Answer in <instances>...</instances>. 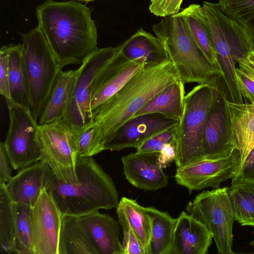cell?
<instances>
[{"label": "cell", "mask_w": 254, "mask_h": 254, "mask_svg": "<svg viewBox=\"0 0 254 254\" xmlns=\"http://www.w3.org/2000/svg\"><path fill=\"white\" fill-rule=\"evenodd\" d=\"M179 80L178 72L169 58L158 65L145 67L134 74L92 112L90 123L94 131L88 156L104 151L105 145L124 124L154 95Z\"/></svg>", "instance_id": "cell-1"}, {"label": "cell", "mask_w": 254, "mask_h": 254, "mask_svg": "<svg viewBox=\"0 0 254 254\" xmlns=\"http://www.w3.org/2000/svg\"><path fill=\"white\" fill-rule=\"evenodd\" d=\"M36 14L37 27L62 69L81 64L97 48L95 23L86 5L74 0H45L37 6Z\"/></svg>", "instance_id": "cell-2"}, {"label": "cell", "mask_w": 254, "mask_h": 254, "mask_svg": "<svg viewBox=\"0 0 254 254\" xmlns=\"http://www.w3.org/2000/svg\"><path fill=\"white\" fill-rule=\"evenodd\" d=\"M77 183L59 181L48 167L44 187L57 203L63 215L80 216L100 209L116 208L119 194L112 178L93 156L78 157Z\"/></svg>", "instance_id": "cell-3"}, {"label": "cell", "mask_w": 254, "mask_h": 254, "mask_svg": "<svg viewBox=\"0 0 254 254\" xmlns=\"http://www.w3.org/2000/svg\"><path fill=\"white\" fill-rule=\"evenodd\" d=\"M152 30L162 42L181 81L206 84L218 89L223 85V74L199 48L179 12L163 17Z\"/></svg>", "instance_id": "cell-4"}, {"label": "cell", "mask_w": 254, "mask_h": 254, "mask_svg": "<svg viewBox=\"0 0 254 254\" xmlns=\"http://www.w3.org/2000/svg\"><path fill=\"white\" fill-rule=\"evenodd\" d=\"M217 59L223 74V82L229 102L243 104L235 74L236 64L254 50V40L239 23L220 9L218 3L203 1Z\"/></svg>", "instance_id": "cell-5"}, {"label": "cell", "mask_w": 254, "mask_h": 254, "mask_svg": "<svg viewBox=\"0 0 254 254\" xmlns=\"http://www.w3.org/2000/svg\"><path fill=\"white\" fill-rule=\"evenodd\" d=\"M213 98L214 88L206 84H198L186 95L175 133L177 167L204 158L203 128Z\"/></svg>", "instance_id": "cell-6"}, {"label": "cell", "mask_w": 254, "mask_h": 254, "mask_svg": "<svg viewBox=\"0 0 254 254\" xmlns=\"http://www.w3.org/2000/svg\"><path fill=\"white\" fill-rule=\"evenodd\" d=\"M30 93V110L38 121L53 84L62 70L38 27L21 34Z\"/></svg>", "instance_id": "cell-7"}, {"label": "cell", "mask_w": 254, "mask_h": 254, "mask_svg": "<svg viewBox=\"0 0 254 254\" xmlns=\"http://www.w3.org/2000/svg\"><path fill=\"white\" fill-rule=\"evenodd\" d=\"M228 188L204 190L189 201L185 208L211 232L219 254L234 253L232 230L235 218Z\"/></svg>", "instance_id": "cell-8"}, {"label": "cell", "mask_w": 254, "mask_h": 254, "mask_svg": "<svg viewBox=\"0 0 254 254\" xmlns=\"http://www.w3.org/2000/svg\"><path fill=\"white\" fill-rule=\"evenodd\" d=\"M41 159L61 182H78L76 163L78 157L75 128L64 118L39 125Z\"/></svg>", "instance_id": "cell-9"}, {"label": "cell", "mask_w": 254, "mask_h": 254, "mask_svg": "<svg viewBox=\"0 0 254 254\" xmlns=\"http://www.w3.org/2000/svg\"><path fill=\"white\" fill-rule=\"evenodd\" d=\"M8 109L9 127L3 144L12 169L19 170L41 159L39 124L30 109L18 105Z\"/></svg>", "instance_id": "cell-10"}, {"label": "cell", "mask_w": 254, "mask_h": 254, "mask_svg": "<svg viewBox=\"0 0 254 254\" xmlns=\"http://www.w3.org/2000/svg\"><path fill=\"white\" fill-rule=\"evenodd\" d=\"M118 49L109 47L96 48L79 68L71 100L65 119L77 129L92 122L90 100L93 81L105 63Z\"/></svg>", "instance_id": "cell-11"}, {"label": "cell", "mask_w": 254, "mask_h": 254, "mask_svg": "<svg viewBox=\"0 0 254 254\" xmlns=\"http://www.w3.org/2000/svg\"><path fill=\"white\" fill-rule=\"evenodd\" d=\"M240 163V152L235 149L227 157L202 158L177 167L174 178L176 183L190 193L209 187L219 188L221 183L235 176Z\"/></svg>", "instance_id": "cell-12"}, {"label": "cell", "mask_w": 254, "mask_h": 254, "mask_svg": "<svg viewBox=\"0 0 254 254\" xmlns=\"http://www.w3.org/2000/svg\"><path fill=\"white\" fill-rule=\"evenodd\" d=\"M63 216L52 194L44 187L29 212L35 254H59Z\"/></svg>", "instance_id": "cell-13"}, {"label": "cell", "mask_w": 254, "mask_h": 254, "mask_svg": "<svg viewBox=\"0 0 254 254\" xmlns=\"http://www.w3.org/2000/svg\"><path fill=\"white\" fill-rule=\"evenodd\" d=\"M228 102L225 93L214 88L213 100L203 128L204 158L215 159L227 157L236 149Z\"/></svg>", "instance_id": "cell-14"}, {"label": "cell", "mask_w": 254, "mask_h": 254, "mask_svg": "<svg viewBox=\"0 0 254 254\" xmlns=\"http://www.w3.org/2000/svg\"><path fill=\"white\" fill-rule=\"evenodd\" d=\"M145 65L144 62L126 58L119 45L118 50L103 66L93 81L90 100L91 114Z\"/></svg>", "instance_id": "cell-15"}, {"label": "cell", "mask_w": 254, "mask_h": 254, "mask_svg": "<svg viewBox=\"0 0 254 254\" xmlns=\"http://www.w3.org/2000/svg\"><path fill=\"white\" fill-rule=\"evenodd\" d=\"M178 123L159 114L132 117L119 128L105 145L104 151L136 148L152 136L175 126Z\"/></svg>", "instance_id": "cell-16"}, {"label": "cell", "mask_w": 254, "mask_h": 254, "mask_svg": "<svg viewBox=\"0 0 254 254\" xmlns=\"http://www.w3.org/2000/svg\"><path fill=\"white\" fill-rule=\"evenodd\" d=\"M238 64L239 68L254 80V56L251 53L246 59L240 60ZM228 103L235 147L241 155L239 169L254 146V102L242 104L229 102Z\"/></svg>", "instance_id": "cell-17"}, {"label": "cell", "mask_w": 254, "mask_h": 254, "mask_svg": "<svg viewBox=\"0 0 254 254\" xmlns=\"http://www.w3.org/2000/svg\"><path fill=\"white\" fill-rule=\"evenodd\" d=\"M157 155L136 152L122 157L124 175L132 186L156 191L168 185V177L157 161Z\"/></svg>", "instance_id": "cell-18"}, {"label": "cell", "mask_w": 254, "mask_h": 254, "mask_svg": "<svg viewBox=\"0 0 254 254\" xmlns=\"http://www.w3.org/2000/svg\"><path fill=\"white\" fill-rule=\"evenodd\" d=\"M76 216L97 254H121L118 221L99 210Z\"/></svg>", "instance_id": "cell-19"}, {"label": "cell", "mask_w": 254, "mask_h": 254, "mask_svg": "<svg viewBox=\"0 0 254 254\" xmlns=\"http://www.w3.org/2000/svg\"><path fill=\"white\" fill-rule=\"evenodd\" d=\"M212 239L204 225L183 211L177 218L171 254H206Z\"/></svg>", "instance_id": "cell-20"}, {"label": "cell", "mask_w": 254, "mask_h": 254, "mask_svg": "<svg viewBox=\"0 0 254 254\" xmlns=\"http://www.w3.org/2000/svg\"><path fill=\"white\" fill-rule=\"evenodd\" d=\"M48 165L39 161L19 170L5 184L6 190L14 203L32 206L44 187Z\"/></svg>", "instance_id": "cell-21"}, {"label": "cell", "mask_w": 254, "mask_h": 254, "mask_svg": "<svg viewBox=\"0 0 254 254\" xmlns=\"http://www.w3.org/2000/svg\"><path fill=\"white\" fill-rule=\"evenodd\" d=\"M78 72V68L67 71L62 70L59 72L38 119L39 125L65 118Z\"/></svg>", "instance_id": "cell-22"}, {"label": "cell", "mask_w": 254, "mask_h": 254, "mask_svg": "<svg viewBox=\"0 0 254 254\" xmlns=\"http://www.w3.org/2000/svg\"><path fill=\"white\" fill-rule=\"evenodd\" d=\"M120 46L126 58L144 62L145 67L158 65L169 58L161 41L141 28Z\"/></svg>", "instance_id": "cell-23"}, {"label": "cell", "mask_w": 254, "mask_h": 254, "mask_svg": "<svg viewBox=\"0 0 254 254\" xmlns=\"http://www.w3.org/2000/svg\"><path fill=\"white\" fill-rule=\"evenodd\" d=\"M184 85L181 80L169 85L151 98L133 117L147 114H159L179 121L184 108Z\"/></svg>", "instance_id": "cell-24"}, {"label": "cell", "mask_w": 254, "mask_h": 254, "mask_svg": "<svg viewBox=\"0 0 254 254\" xmlns=\"http://www.w3.org/2000/svg\"><path fill=\"white\" fill-rule=\"evenodd\" d=\"M8 54L9 84L13 106L30 109L29 82L23 44L8 45Z\"/></svg>", "instance_id": "cell-25"}, {"label": "cell", "mask_w": 254, "mask_h": 254, "mask_svg": "<svg viewBox=\"0 0 254 254\" xmlns=\"http://www.w3.org/2000/svg\"><path fill=\"white\" fill-rule=\"evenodd\" d=\"M179 13L185 18L190 33L199 48L209 61L221 70L211 30L202 6L191 4Z\"/></svg>", "instance_id": "cell-26"}, {"label": "cell", "mask_w": 254, "mask_h": 254, "mask_svg": "<svg viewBox=\"0 0 254 254\" xmlns=\"http://www.w3.org/2000/svg\"><path fill=\"white\" fill-rule=\"evenodd\" d=\"M116 212L122 229H130L143 244L149 254L151 220L145 207L135 199L124 196L119 201Z\"/></svg>", "instance_id": "cell-27"}, {"label": "cell", "mask_w": 254, "mask_h": 254, "mask_svg": "<svg viewBox=\"0 0 254 254\" xmlns=\"http://www.w3.org/2000/svg\"><path fill=\"white\" fill-rule=\"evenodd\" d=\"M145 209L151 220L149 254H171L177 218L154 206Z\"/></svg>", "instance_id": "cell-28"}, {"label": "cell", "mask_w": 254, "mask_h": 254, "mask_svg": "<svg viewBox=\"0 0 254 254\" xmlns=\"http://www.w3.org/2000/svg\"><path fill=\"white\" fill-rule=\"evenodd\" d=\"M59 254H97L76 216H63Z\"/></svg>", "instance_id": "cell-29"}, {"label": "cell", "mask_w": 254, "mask_h": 254, "mask_svg": "<svg viewBox=\"0 0 254 254\" xmlns=\"http://www.w3.org/2000/svg\"><path fill=\"white\" fill-rule=\"evenodd\" d=\"M15 221L13 202L5 189L0 184V252L14 254Z\"/></svg>", "instance_id": "cell-30"}, {"label": "cell", "mask_w": 254, "mask_h": 254, "mask_svg": "<svg viewBox=\"0 0 254 254\" xmlns=\"http://www.w3.org/2000/svg\"><path fill=\"white\" fill-rule=\"evenodd\" d=\"M15 221L14 254H35L29 219L30 206L13 202Z\"/></svg>", "instance_id": "cell-31"}, {"label": "cell", "mask_w": 254, "mask_h": 254, "mask_svg": "<svg viewBox=\"0 0 254 254\" xmlns=\"http://www.w3.org/2000/svg\"><path fill=\"white\" fill-rule=\"evenodd\" d=\"M221 10L242 25L254 40V0H219Z\"/></svg>", "instance_id": "cell-32"}, {"label": "cell", "mask_w": 254, "mask_h": 254, "mask_svg": "<svg viewBox=\"0 0 254 254\" xmlns=\"http://www.w3.org/2000/svg\"><path fill=\"white\" fill-rule=\"evenodd\" d=\"M228 193L235 220L242 226H254V204L248 194L237 184H231Z\"/></svg>", "instance_id": "cell-33"}, {"label": "cell", "mask_w": 254, "mask_h": 254, "mask_svg": "<svg viewBox=\"0 0 254 254\" xmlns=\"http://www.w3.org/2000/svg\"><path fill=\"white\" fill-rule=\"evenodd\" d=\"M176 126L158 133L147 139L136 148V152L141 154H158L165 144L175 143Z\"/></svg>", "instance_id": "cell-34"}, {"label": "cell", "mask_w": 254, "mask_h": 254, "mask_svg": "<svg viewBox=\"0 0 254 254\" xmlns=\"http://www.w3.org/2000/svg\"><path fill=\"white\" fill-rule=\"evenodd\" d=\"M8 45L0 49V93L4 98L8 108L13 106L9 89Z\"/></svg>", "instance_id": "cell-35"}, {"label": "cell", "mask_w": 254, "mask_h": 254, "mask_svg": "<svg viewBox=\"0 0 254 254\" xmlns=\"http://www.w3.org/2000/svg\"><path fill=\"white\" fill-rule=\"evenodd\" d=\"M121 254H148L143 244L130 229L123 228Z\"/></svg>", "instance_id": "cell-36"}, {"label": "cell", "mask_w": 254, "mask_h": 254, "mask_svg": "<svg viewBox=\"0 0 254 254\" xmlns=\"http://www.w3.org/2000/svg\"><path fill=\"white\" fill-rule=\"evenodd\" d=\"M183 0H150L149 9L155 16L165 17L179 12Z\"/></svg>", "instance_id": "cell-37"}, {"label": "cell", "mask_w": 254, "mask_h": 254, "mask_svg": "<svg viewBox=\"0 0 254 254\" xmlns=\"http://www.w3.org/2000/svg\"><path fill=\"white\" fill-rule=\"evenodd\" d=\"M94 128L91 123L75 129V140L78 157L88 156Z\"/></svg>", "instance_id": "cell-38"}, {"label": "cell", "mask_w": 254, "mask_h": 254, "mask_svg": "<svg viewBox=\"0 0 254 254\" xmlns=\"http://www.w3.org/2000/svg\"><path fill=\"white\" fill-rule=\"evenodd\" d=\"M241 182H254V146L235 176L232 179L231 184Z\"/></svg>", "instance_id": "cell-39"}, {"label": "cell", "mask_w": 254, "mask_h": 254, "mask_svg": "<svg viewBox=\"0 0 254 254\" xmlns=\"http://www.w3.org/2000/svg\"><path fill=\"white\" fill-rule=\"evenodd\" d=\"M235 74L240 92L244 98L254 102V80L240 68L236 67Z\"/></svg>", "instance_id": "cell-40"}, {"label": "cell", "mask_w": 254, "mask_h": 254, "mask_svg": "<svg viewBox=\"0 0 254 254\" xmlns=\"http://www.w3.org/2000/svg\"><path fill=\"white\" fill-rule=\"evenodd\" d=\"M12 167L6 152L3 142L0 143V184H6L12 176Z\"/></svg>", "instance_id": "cell-41"}, {"label": "cell", "mask_w": 254, "mask_h": 254, "mask_svg": "<svg viewBox=\"0 0 254 254\" xmlns=\"http://www.w3.org/2000/svg\"><path fill=\"white\" fill-rule=\"evenodd\" d=\"M176 158L175 143L165 144L157 155V161L163 169L168 166Z\"/></svg>", "instance_id": "cell-42"}, {"label": "cell", "mask_w": 254, "mask_h": 254, "mask_svg": "<svg viewBox=\"0 0 254 254\" xmlns=\"http://www.w3.org/2000/svg\"><path fill=\"white\" fill-rule=\"evenodd\" d=\"M234 184L238 185L248 194L254 204V182H241Z\"/></svg>", "instance_id": "cell-43"}, {"label": "cell", "mask_w": 254, "mask_h": 254, "mask_svg": "<svg viewBox=\"0 0 254 254\" xmlns=\"http://www.w3.org/2000/svg\"><path fill=\"white\" fill-rule=\"evenodd\" d=\"M78 0L79 1H82V2H89V1H94V0Z\"/></svg>", "instance_id": "cell-44"}, {"label": "cell", "mask_w": 254, "mask_h": 254, "mask_svg": "<svg viewBox=\"0 0 254 254\" xmlns=\"http://www.w3.org/2000/svg\"><path fill=\"white\" fill-rule=\"evenodd\" d=\"M250 244L254 248V239L250 242Z\"/></svg>", "instance_id": "cell-45"}, {"label": "cell", "mask_w": 254, "mask_h": 254, "mask_svg": "<svg viewBox=\"0 0 254 254\" xmlns=\"http://www.w3.org/2000/svg\"><path fill=\"white\" fill-rule=\"evenodd\" d=\"M251 53L254 56V50L252 51Z\"/></svg>", "instance_id": "cell-46"}]
</instances>
